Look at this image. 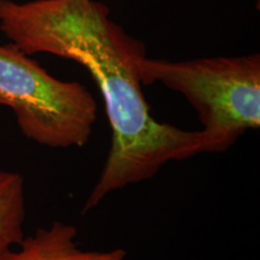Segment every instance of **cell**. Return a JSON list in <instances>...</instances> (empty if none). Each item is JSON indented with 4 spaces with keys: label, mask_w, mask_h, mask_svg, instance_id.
<instances>
[{
    "label": "cell",
    "mask_w": 260,
    "mask_h": 260,
    "mask_svg": "<svg viewBox=\"0 0 260 260\" xmlns=\"http://www.w3.org/2000/svg\"><path fill=\"white\" fill-rule=\"evenodd\" d=\"M0 30L31 56L48 53L89 71L102 92L111 145L99 178L84 201V214L107 195L154 177L165 164L205 153L200 130L158 122L142 92V42L129 37L95 0H0Z\"/></svg>",
    "instance_id": "1"
},
{
    "label": "cell",
    "mask_w": 260,
    "mask_h": 260,
    "mask_svg": "<svg viewBox=\"0 0 260 260\" xmlns=\"http://www.w3.org/2000/svg\"><path fill=\"white\" fill-rule=\"evenodd\" d=\"M139 77L142 86L159 82L186 98L203 125L205 153L225 152L260 126L259 53L178 61L145 56Z\"/></svg>",
    "instance_id": "2"
},
{
    "label": "cell",
    "mask_w": 260,
    "mask_h": 260,
    "mask_svg": "<svg viewBox=\"0 0 260 260\" xmlns=\"http://www.w3.org/2000/svg\"><path fill=\"white\" fill-rule=\"evenodd\" d=\"M0 105L14 111L28 140L57 149L88 144L98 116L86 87L51 76L12 44L0 45Z\"/></svg>",
    "instance_id": "3"
},
{
    "label": "cell",
    "mask_w": 260,
    "mask_h": 260,
    "mask_svg": "<svg viewBox=\"0 0 260 260\" xmlns=\"http://www.w3.org/2000/svg\"><path fill=\"white\" fill-rule=\"evenodd\" d=\"M122 248L111 251H86L77 242L73 224L54 220L46 228L24 236L17 246L0 253V260H125Z\"/></svg>",
    "instance_id": "4"
},
{
    "label": "cell",
    "mask_w": 260,
    "mask_h": 260,
    "mask_svg": "<svg viewBox=\"0 0 260 260\" xmlns=\"http://www.w3.org/2000/svg\"><path fill=\"white\" fill-rule=\"evenodd\" d=\"M25 188L18 172L0 169V253L24 237Z\"/></svg>",
    "instance_id": "5"
}]
</instances>
